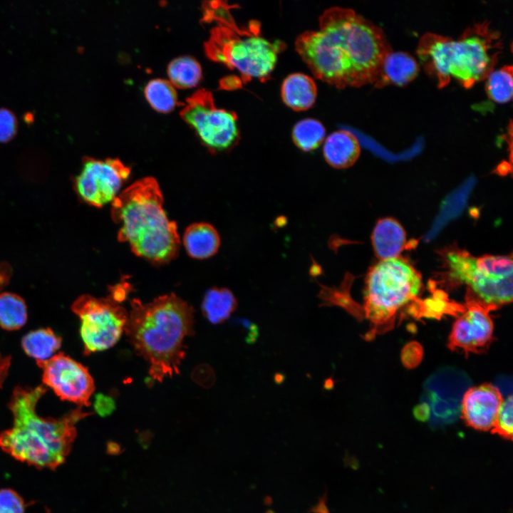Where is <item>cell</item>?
Instances as JSON below:
<instances>
[{
    "label": "cell",
    "instance_id": "5",
    "mask_svg": "<svg viewBox=\"0 0 513 513\" xmlns=\"http://www.w3.org/2000/svg\"><path fill=\"white\" fill-rule=\"evenodd\" d=\"M501 46L500 34L484 21L467 28L457 40L427 33L420 38L416 53L439 88L454 78L470 88L494 71Z\"/></svg>",
    "mask_w": 513,
    "mask_h": 513
},
{
    "label": "cell",
    "instance_id": "14",
    "mask_svg": "<svg viewBox=\"0 0 513 513\" xmlns=\"http://www.w3.org/2000/svg\"><path fill=\"white\" fill-rule=\"evenodd\" d=\"M503 400L499 388L490 383L470 388L462 398V418L470 428L481 431L489 430Z\"/></svg>",
    "mask_w": 513,
    "mask_h": 513
},
{
    "label": "cell",
    "instance_id": "12",
    "mask_svg": "<svg viewBox=\"0 0 513 513\" xmlns=\"http://www.w3.org/2000/svg\"><path fill=\"white\" fill-rule=\"evenodd\" d=\"M498 307L484 302L467 288L464 310L453 323L448 348L452 351L461 349L466 356L487 348L493 340L494 329L489 313Z\"/></svg>",
    "mask_w": 513,
    "mask_h": 513
},
{
    "label": "cell",
    "instance_id": "28",
    "mask_svg": "<svg viewBox=\"0 0 513 513\" xmlns=\"http://www.w3.org/2000/svg\"><path fill=\"white\" fill-rule=\"evenodd\" d=\"M25 503L22 497L11 489H0V513H24Z\"/></svg>",
    "mask_w": 513,
    "mask_h": 513
},
{
    "label": "cell",
    "instance_id": "13",
    "mask_svg": "<svg viewBox=\"0 0 513 513\" xmlns=\"http://www.w3.org/2000/svg\"><path fill=\"white\" fill-rule=\"evenodd\" d=\"M36 363L42 369L43 384L61 400L81 407L90 404L95 384L86 367L63 353Z\"/></svg>",
    "mask_w": 513,
    "mask_h": 513
},
{
    "label": "cell",
    "instance_id": "20",
    "mask_svg": "<svg viewBox=\"0 0 513 513\" xmlns=\"http://www.w3.org/2000/svg\"><path fill=\"white\" fill-rule=\"evenodd\" d=\"M61 343V338L48 328L31 331L21 340L24 352L36 362L47 361L53 356Z\"/></svg>",
    "mask_w": 513,
    "mask_h": 513
},
{
    "label": "cell",
    "instance_id": "17",
    "mask_svg": "<svg viewBox=\"0 0 513 513\" xmlns=\"http://www.w3.org/2000/svg\"><path fill=\"white\" fill-rule=\"evenodd\" d=\"M361 153L358 140L346 130L333 132L325 140L323 155L326 162L336 169H346L355 164Z\"/></svg>",
    "mask_w": 513,
    "mask_h": 513
},
{
    "label": "cell",
    "instance_id": "18",
    "mask_svg": "<svg viewBox=\"0 0 513 513\" xmlns=\"http://www.w3.org/2000/svg\"><path fill=\"white\" fill-rule=\"evenodd\" d=\"M281 95L284 104L295 111H304L314 104L317 87L314 80L304 73L289 75L283 81Z\"/></svg>",
    "mask_w": 513,
    "mask_h": 513
},
{
    "label": "cell",
    "instance_id": "1",
    "mask_svg": "<svg viewBox=\"0 0 513 513\" xmlns=\"http://www.w3.org/2000/svg\"><path fill=\"white\" fill-rule=\"evenodd\" d=\"M295 47L316 78L341 89L374 84L393 51L380 27L339 6L324 11L318 29L299 35Z\"/></svg>",
    "mask_w": 513,
    "mask_h": 513
},
{
    "label": "cell",
    "instance_id": "24",
    "mask_svg": "<svg viewBox=\"0 0 513 513\" xmlns=\"http://www.w3.org/2000/svg\"><path fill=\"white\" fill-rule=\"evenodd\" d=\"M170 83L180 88L195 86L202 78L200 63L190 56H181L172 60L167 67Z\"/></svg>",
    "mask_w": 513,
    "mask_h": 513
},
{
    "label": "cell",
    "instance_id": "9",
    "mask_svg": "<svg viewBox=\"0 0 513 513\" xmlns=\"http://www.w3.org/2000/svg\"><path fill=\"white\" fill-rule=\"evenodd\" d=\"M81 321L80 334L84 354L102 351L120 339L128 318V311L111 295L95 298L85 294L72 304Z\"/></svg>",
    "mask_w": 513,
    "mask_h": 513
},
{
    "label": "cell",
    "instance_id": "15",
    "mask_svg": "<svg viewBox=\"0 0 513 513\" xmlns=\"http://www.w3.org/2000/svg\"><path fill=\"white\" fill-rule=\"evenodd\" d=\"M419 71V65L411 55L391 51L384 57L373 85L376 88L405 86L416 78Z\"/></svg>",
    "mask_w": 513,
    "mask_h": 513
},
{
    "label": "cell",
    "instance_id": "26",
    "mask_svg": "<svg viewBox=\"0 0 513 513\" xmlns=\"http://www.w3.org/2000/svg\"><path fill=\"white\" fill-rule=\"evenodd\" d=\"M512 66L506 65L492 71L486 78L485 90L488 97L495 103H506L512 98Z\"/></svg>",
    "mask_w": 513,
    "mask_h": 513
},
{
    "label": "cell",
    "instance_id": "29",
    "mask_svg": "<svg viewBox=\"0 0 513 513\" xmlns=\"http://www.w3.org/2000/svg\"><path fill=\"white\" fill-rule=\"evenodd\" d=\"M17 127L15 114L8 108H0V142H6L14 137Z\"/></svg>",
    "mask_w": 513,
    "mask_h": 513
},
{
    "label": "cell",
    "instance_id": "30",
    "mask_svg": "<svg viewBox=\"0 0 513 513\" xmlns=\"http://www.w3.org/2000/svg\"><path fill=\"white\" fill-rule=\"evenodd\" d=\"M95 409L102 417L108 416L115 409L113 399L104 395H98L95 403Z\"/></svg>",
    "mask_w": 513,
    "mask_h": 513
},
{
    "label": "cell",
    "instance_id": "10",
    "mask_svg": "<svg viewBox=\"0 0 513 513\" xmlns=\"http://www.w3.org/2000/svg\"><path fill=\"white\" fill-rule=\"evenodd\" d=\"M181 116L212 152L233 148L239 139L237 115L215 106L212 93L200 90L187 99Z\"/></svg>",
    "mask_w": 513,
    "mask_h": 513
},
{
    "label": "cell",
    "instance_id": "32",
    "mask_svg": "<svg viewBox=\"0 0 513 513\" xmlns=\"http://www.w3.org/2000/svg\"><path fill=\"white\" fill-rule=\"evenodd\" d=\"M123 452V449L118 443L109 441L106 445V452L110 455H118Z\"/></svg>",
    "mask_w": 513,
    "mask_h": 513
},
{
    "label": "cell",
    "instance_id": "3",
    "mask_svg": "<svg viewBox=\"0 0 513 513\" xmlns=\"http://www.w3.org/2000/svg\"><path fill=\"white\" fill-rule=\"evenodd\" d=\"M130 304L124 332L135 353L149 363L150 376L162 382L179 374L185 339L193 334V307L174 293L148 303L133 299Z\"/></svg>",
    "mask_w": 513,
    "mask_h": 513
},
{
    "label": "cell",
    "instance_id": "22",
    "mask_svg": "<svg viewBox=\"0 0 513 513\" xmlns=\"http://www.w3.org/2000/svg\"><path fill=\"white\" fill-rule=\"evenodd\" d=\"M27 321V307L19 295L4 292L0 294V327L7 331L21 328Z\"/></svg>",
    "mask_w": 513,
    "mask_h": 513
},
{
    "label": "cell",
    "instance_id": "4",
    "mask_svg": "<svg viewBox=\"0 0 513 513\" xmlns=\"http://www.w3.org/2000/svg\"><path fill=\"white\" fill-rule=\"evenodd\" d=\"M111 217L118 227V239L133 252L157 264L178 254L177 227L163 209V197L157 180L146 177L122 191L111 203Z\"/></svg>",
    "mask_w": 513,
    "mask_h": 513
},
{
    "label": "cell",
    "instance_id": "19",
    "mask_svg": "<svg viewBox=\"0 0 513 513\" xmlns=\"http://www.w3.org/2000/svg\"><path fill=\"white\" fill-rule=\"evenodd\" d=\"M183 244L190 256L204 259L217 252L220 246V237L212 224L197 222L186 229L183 236Z\"/></svg>",
    "mask_w": 513,
    "mask_h": 513
},
{
    "label": "cell",
    "instance_id": "16",
    "mask_svg": "<svg viewBox=\"0 0 513 513\" xmlns=\"http://www.w3.org/2000/svg\"><path fill=\"white\" fill-rule=\"evenodd\" d=\"M374 252L380 261L398 257L406 247V233L395 219L378 221L371 234Z\"/></svg>",
    "mask_w": 513,
    "mask_h": 513
},
{
    "label": "cell",
    "instance_id": "11",
    "mask_svg": "<svg viewBox=\"0 0 513 513\" xmlns=\"http://www.w3.org/2000/svg\"><path fill=\"white\" fill-rule=\"evenodd\" d=\"M130 174V169L118 159L86 158L74 180L75 190L88 204L101 207L112 203Z\"/></svg>",
    "mask_w": 513,
    "mask_h": 513
},
{
    "label": "cell",
    "instance_id": "25",
    "mask_svg": "<svg viewBox=\"0 0 513 513\" xmlns=\"http://www.w3.org/2000/svg\"><path fill=\"white\" fill-rule=\"evenodd\" d=\"M145 95L150 105L161 113H168L177 104V95L173 85L164 79L150 81L145 88Z\"/></svg>",
    "mask_w": 513,
    "mask_h": 513
},
{
    "label": "cell",
    "instance_id": "21",
    "mask_svg": "<svg viewBox=\"0 0 513 513\" xmlns=\"http://www.w3.org/2000/svg\"><path fill=\"white\" fill-rule=\"evenodd\" d=\"M237 305V299L229 289L213 287L205 293L202 310L210 323L217 324L227 320Z\"/></svg>",
    "mask_w": 513,
    "mask_h": 513
},
{
    "label": "cell",
    "instance_id": "33",
    "mask_svg": "<svg viewBox=\"0 0 513 513\" xmlns=\"http://www.w3.org/2000/svg\"><path fill=\"white\" fill-rule=\"evenodd\" d=\"M326 495L325 494L323 497L320 499V500L318 501L319 502L315 507H313V508L310 509L309 512L329 513L328 509L326 506Z\"/></svg>",
    "mask_w": 513,
    "mask_h": 513
},
{
    "label": "cell",
    "instance_id": "2",
    "mask_svg": "<svg viewBox=\"0 0 513 513\" xmlns=\"http://www.w3.org/2000/svg\"><path fill=\"white\" fill-rule=\"evenodd\" d=\"M45 388H14L8 404L13 425L0 433V447L20 462L53 470L65 462L71 452L77 423L92 413L78 406L59 418L38 415L36 405L46 392Z\"/></svg>",
    "mask_w": 513,
    "mask_h": 513
},
{
    "label": "cell",
    "instance_id": "34",
    "mask_svg": "<svg viewBox=\"0 0 513 513\" xmlns=\"http://www.w3.org/2000/svg\"><path fill=\"white\" fill-rule=\"evenodd\" d=\"M138 442L143 448H147L150 444V437L148 434H142L138 438Z\"/></svg>",
    "mask_w": 513,
    "mask_h": 513
},
{
    "label": "cell",
    "instance_id": "8",
    "mask_svg": "<svg viewBox=\"0 0 513 513\" xmlns=\"http://www.w3.org/2000/svg\"><path fill=\"white\" fill-rule=\"evenodd\" d=\"M445 261L450 278L467 285L484 302L499 307L512 301L513 279L503 277L494 256L476 257L455 248L446 252Z\"/></svg>",
    "mask_w": 513,
    "mask_h": 513
},
{
    "label": "cell",
    "instance_id": "31",
    "mask_svg": "<svg viewBox=\"0 0 513 513\" xmlns=\"http://www.w3.org/2000/svg\"><path fill=\"white\" fill-rule=\"evenodd\" d=\"M11 274V269L8 264H0V290L8 283Z\"/></svg>",
    "mask_w": 513,
    "mask_h": 513
},
{
    "label": "cell",
    "instance_id": "7",
    "mask_svg": "<svg viewBox=\"0 0 513 513\" xmlns=\"http://www.w3.org/2000/svg\"><path fill=\"white\" fill-rule=\"evenodd\" d=\"M421 287V275L403 258L380 261L373 266L365 280L363 308L371 325L366 337L371 339L391 328L398 312L416 300Z\"/></svg>",
    "mask_w": 513,
    "mask_h": 513
},
{
    "label": "cell",
    "instance_id": "23",
    "mask_svg": "<svg viewBox=\"0 0 513 513\" xmlns=\"http://www.w3.org/2000/svg\"><path fill=\"white\" fill-rule=\"evenodd\" d=\"M292 140L304 152L317 149L324 141L326 129L318 120L305 118L297 122L292 129Z\"/></svg>",
    "mask_w": 513,
    "mask_h": 513
},
{
    "label": "cell",
    "instance_id": "6",
    "mask_svg": "<svg viewBox=\"0 0 513 513\" xmlns=\"http://www.w3.org/2000/svg\"><path fill=\"white\" fill-rule=\"evenodd\" d=\"M206 6L204 17L217 19L219 26L205 43L207 56L214 61L237 69L244 80L267 79L274 71L281 47V41L271 42L255 31L238 29L225 18L220 5ZM258 30V29H257Z\"/></svg>",
    "mask_w": 513,
    "mask_h": 513
},
{
    "label": "cell",
    "instance_id": "27",
    "mask_svg": "<svg viewBox=\"0 0 513 513\" xmlns=\"http://www.w3.org/2000/svg\"><path fill=\"white\" fill-rule=\"evenodd\" d=\"M512 395L503 400L497 413L491 432L507 440H512Z\"/></svg>",
    "mask_w": 513,
    "mask_h": 513
}]
</instances>
